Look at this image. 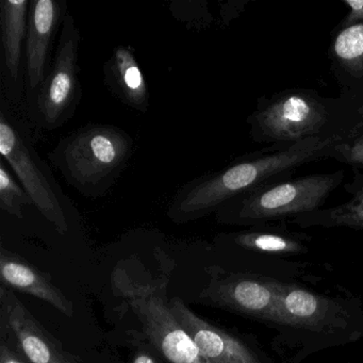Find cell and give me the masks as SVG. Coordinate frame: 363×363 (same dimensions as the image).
<instances>
[{
    "label": "cell",
    "mask_w": 363,
    "mask_h": 363,
    "mask_svg": "<svg viewBox=\"0 0 363 363\" xmlns=\"http://www.w3.org/2000/svg\"><path fill=\"white\" fill-rule=\"evenodd\" d=\"M342 138L340 135L310 138L277 152L240 161L222 171L196 178L176 193L169 203V218L176 223L191 222L218 211L242 193L269 182L288 179L297 167L328 158L329 150Z\"/></svg>",
    "instance_id": "cell-1"
},
{
    "label": "cell",
    "mask_w": 363,
    "mask_h": 363,
    "mask_svg": "<svg viewBox=\"0 0 363 363\" xmlns=\"http://www.w3.org/2000/svg\"><path fill=\"white\" fill-rule=\"evenodd\" d=\"M133 140L111 125H89L60 142L50 158L67 184L86 197L101 196L128 164Z\"/></svg>",
    "instance_id": "cell-2"
},
{
    "label": "cell",
    "mask_w": 363,
    "mask_h": 363,
    "mask_svg": "<svg viewBox=\"0 0 363 363\" xmlns=\"http://www.w3.org/2000/svg\"><path fill=\"white\" fill-rule=\"evenodd\" d=\"M167 281L137 276L118 267L112 274L114 293L122 297L141 324L145 337L169 363H208L172 311Z\"/></svg>",
    "instance_id": "cell-3"
},
{
    "label": "cell",
    "mask_w": 363,
    "mask_h": 363,
    "mask_svg": "<svg viewBox=\"0 0 363 363\" xmlns=\"http://www.w3.org/2000/svg\"><path fill=\"white\" fill-rule=\"evenodd\" d=\"M343 179L344 172L337 171L269 182L227 201L218 216L240 225L298 218L320 210Z\"/></svg>",
    "instance_id": "cell-4"
},
{
    "label": "cell",
    "mask_w": 363,
    "mask_h": 363,
    "mask_svg": "<svg viewBox=\"0 0 363 363\" xmlns=\"http://www.w3.org/2000/svg\"><path fill=\"white\" fill-rule=\"evenodd\" d=\"M0 155L18 176L40 213L61 235L69 231L62 193L26 131L5 111L0 113Z\"/></svg>",
    "instance_id": "cell-5"
},
{
    "label": "cell",
    "mask_w": 363,
    "mask_h": 363,
    "mask_svg": "<svg viewBox=\"0 0 363 363\" xmlns=\"http://www.w3.org/2000/svg\"><path fill=\"white\" fill-rule=\"evenodd\" d=\"M328 118V109L318 96L293 90L259 104L248 123L256 141L290 145L324 135Z\"/></svg>",
    "instance_id": "cell-6"
},
{
    "label": "cell",
    "mask_w": 363,
    "mask_h": 363,
    "mask_svg": "<svg viewBox=\"0 0 363 363\" xmlns=\"http://www.w3.org/2000/svg\"><path fill=\"white\" fill-rule=\"evenodd\" d=\"M79 29L71 14L62 21L60 40L50 71L40 86L38 110L42 123L48 129L65 124L75 112L80 99L78 77Z\"/></svg>",
    "instance_id": "cell-7"
},
{
    "label": "cell",
    "mask_w": 363,
    "mask_h": 363,
    "mask_svg": "<svg viewBox=\"0 0 363 363\" xmlns=\"http://www.w3.org/2000/svg\"><path fill=\"white\" fill-rule=\"evenodd\" d=\"M277 284L260 276L231 274L212 278L201 297L212 305L274 322Z\"/></svg>",
    "instance_id": "cell-8"
},
{
    "label": "cell",
    "mask_w": 363,
    "mask_h": 363,
    "mask_svg": "<svg viewBox=\"0 0 363 363\" xmlns=\"http://www.w3.org/2000/svg\"><path fill=\"white\" fill-rule=\"evenodd\" d=\"M0 306L8 328L30 363H77L38 322L12 289L1 284Z\"/></svg>",
    "instance_id": "cell-9"
},
{
    "label": "cell",
    "mask_w": 363,
    "mask_h": 363,
    "mask_svg": "<svg viewBox=\"0 0 363 363\" xmlns=\"http://www.w3.org/2000/svg\"><path fill=\"white\" fill-rule=\"evenodd\" d=\"M169 306L208 363H261L245 344L199 318L179 297L172 298Z\"/></svg>",
    "instance_id": "cell-10"
},
{
    "label": "cell",
    "mask_w": 363,
    "mask_h": 363,
    "mask_svg": "<svg viewBox=\"0 0 363 363\" xmlns=\"http://www.w3.org/2000/svg\"><path fill=\"white\" fill-rule=\"evenodd\" d=\"M67 3L57 0H33L29 6L25 57L31 89L41 86L48 73V57L52 38L61 20H65Z\"/></svg>",
    "instance_id": "cell-11"
},
{
    "label": "cell",
    "mask_w": 363,
    "mask_h": 363,
    "mask_svg": "<svg viewBox=\"0 0 363 363\" xmlns=\"http://www.w3.org/2000/svg\"><path fill=\"white\" fill-rule=\"evenodd\" d=\"M335 303L295 284L278 282L274 322L303 328H322L335 313Z\"/></svg>",
    "instance_id": "cell-12"
},
{
    "label": "cell",
    "mask_w": 363,
    "mask_h": 363,
    "mask_svg": "<svg viewBox=\"0 0 363 363\" xmlns=\"http://www.w3.org/2000/svg\"><path fill=\"white\" fill-rule=\"evenodd\" d=\"M0 276L4 286L33 295L56 308L67 316H73V303L48 276L16 255L1 248Z\"/></svg>",
    "instance_id": "cell-13"
},
{
    "label": "cell",
    "mask_w": 363,
    "mask_h": 363,
    "mask_svg": "<svg viewBox=\"0 0 363 363\" xmlns=\"http://www.w3.org/2000/svg\"><path fill=\"white\" fill-rule=\"evenodd\" d=\"M106 77L118 99L138 111H146L150 93L145 76L130 48L118 46L105 67Z\"/></svg>",
    "instance_id": "cell-14"
},
{
    "label": "cell",
    "mask_w": 363,
    "mask_h": 363,
    "mask_svg": "<svg viewBox=\"0 0 363 363\" xmlns=\"http://www.w3.org/2000/svg\"><path fill=\"white\" fill-rule=\"evenodd\" d=\"M28 0H1L0 26L6 67L12 78L16 79L20 72L22 45L26 41L28 28Z\"/></svg>",
    "instance_id": "cell-15"
},
{
    "label": "cell",
    "mask_w": 363,
    "mask_h": 363,
    "mask_svg": "<svg viewBox=\"0 0 363 363\" xmlns=\"http://www.w3.org/2000/svg\"><path fill=\"white\" fill-rule=\"evenodd\" d=\"M350 199L328 209H320L311 213L293 218L301 226L348 227L363 229V174L354 172L352 182L345 184Z\"/></svg>",
    "instance_id": "cell-16"
},
{
    "label": "cell",
    "mask_w": 363,
    "mask_h": 363,
    "mask_svg": "<svg viewBox=\"0 0 363 363\" xmlns=\"http://www.w3.org/2000/svg\"><path fill=\"white\" fill-rule=\"evenodd\" d=\"M333 57L354 77H363V22L342 28L333 43Z\"/></svg>",
    "instance_id": "cell-17"
},
{
    "label": "cell",
    "mask_w": 363,
    "mask_h": 363,
    "mask_svg": "<svg viewBox=\"0 0 363 363\" xmlns=\"http://www.w3.org/2000/svg\"><path fill=\"white\" fill-rule=\"evenodd\" d=\"M237 245L263 254L293 255L301 254L306 250L301 241L273 231H245L238 233L235 237Z\"/></svg>",
    "instance_id": "cell-18"
},
{
    "label": "cell",
    "mask_w": 363,
    "mask_h": 363,
    "mask_svg": "<svg viewBox=\"0 0 363 363\" xmlns=\"http://www.w3.org/2000/svg\"><path fill=\"white\" fill-rule=\"evenodd\" d=\"M24 206H33L30 196L16 182L4 162L0 163V208L8 214L22 218Z\"/></svg>",
    "instance_id": "cell-19"
},
{
    "label": "cell",
    "mask_w": 363,
    "mask_h": 363,
    "mask_svg": "<svg viewBox=\"0 0 363 363\" xmlns=\"http://www.w3.org/2000/svg\"><path fill=\"white\" fill-rule=\"evenodd\" d=\"M328 158L340 162L363 167V135L343 137L329 150Z\"/></svg>",
    "instance_id": "cell-20"
},
{
    "label": "cell",
    "mask_w": 363,
    "mask_h": 363,
    "mask_svg": "<svg viewBox=\"0 0 363 363\" xmlns=\"http://www.w3.org/2000/svg\"><path fill=\"white\" fill-rule=\"evenodd\" d=\"M343 4L347 6L350 12L340 25L342 28L363 22V0H346Z\"/></svg>",
    "instance_id": "cell-21"
},
{
    "label": "cell",
    "mask_w": 363,
    "mask_h": 363,
    "mask_svg": "<svg viewBox=\"0 0 363 363\" xmlns=\"http://www.w3.org/2000/svg\"><path fill=\"white\" fill-rule=\"evenodd\" d=\"M0 363H26L23 361L9 346L1 343L0 346Z\"/></svg>",
    "instance_id": "cell-22"
},
{
    "label": "cell",
    "mask_w": 363,
    "mask_h": 363,
    "mask_svg": "<svg viewBox=\"0 0 363 363\" xmlns=\"http://www.w3.org/2000/svg\"><path fill=\"white\" fill-rule=\"evenodd\" d=\"M133 363H159L154 357L148 354L147 352H139L133 358Z\"/></svg>",
    "instance_id": "cell-23"
}]
</instances>
